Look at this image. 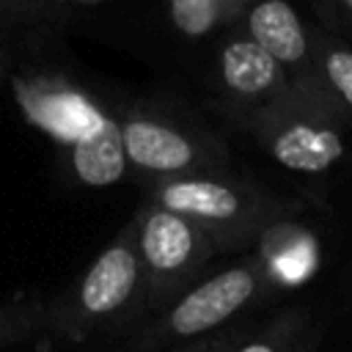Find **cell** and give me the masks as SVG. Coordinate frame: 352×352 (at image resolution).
I'll return each mask as SVG.
<instances>
[{"label": "cell", "mask_w": 352, "mask_h": 352, "mask_svg": "<svg viewBox=\"0 0 352 352\" xmlns=\"http://www.w3.org/2000/svg\"><path fill=\"white\" fill-rule=\"evenodd\" d=\"M146 319V278L135 245V226L124 228L88 261V267L52 300L41 338L50 344H85L118 336Z\"/></svg>", "instance_id": "obj_1"}, {"label": "cell", "mask_w": 352, "mask_h": 352, "mask_svg": "<svg viewBox=\"0 0 352 352\" xmlns=\"http://www.w3.org/2000/svg\"><path fill=\"white\" fill-rule=\"evenodd\" d=\"M280 294L270 286L253 250L236 256L220 270H209L168 305L148 314L129 330L121 352H160L206 333H214L256 305H267Z\"/></svg>", "instance_id": "obj_2"}, {"label": "cell", "mask_w": 352, "mask_h": 352, "mask_svg": "<svg viewBox=\"0 0 352 352\" xmlns=\"http://www.w3.org/2000/svg\"><path fill=\"white\" fill-rule=\"evenodd\" d=\"M140 190L143 198L192 220L214 242L217 253L248 250L270 217L300 209L297 201L275 195L258 182L231 173V165L157 179Z\"/></svg>", "instance_id": "obj_3"}, {"label": "cell", "mask_w": 352, "mask_h": 352, "mask_svg": "<svg viewBox=\"0 0 352 352\" xmlns=\"http://www.w3.org/2000/svg\"><path fill=\"white\" fill-rule=\"evenodd\" d=\"M234 126L256 140V146L280 168L300 176H327L349 154V118L330 104H322L302 91L258 104V107H217Z\"/></svg>", "instance_id": "obj_4"}, {"label": "cell", "mask_w": 352, "mask_h": 352, "mask_svg": "<svg viewBox=\"0 0 352 352\" xmlns=\"http://www.w3.org/2000/svg\"><path fill=\"white\" fill-rule=\"evenodd\" d=\"M129 176L143 184L192 173L228 168L231 151L214 132L201 124L151 104H129L116 113Z\"/></svg>", "instance_id": "obj_5"}, {"label": "cell", "mask_w": 352, "mask_h": 352, "mask_svg": "<svg viewBox=\"0 0 352 352\" xmlns=\"http://www.w3.org/2000/svg\"><path fill=\"white\" fill-rule=\"evenodd\" d=\"M146 278V316L168 305L212 270L214 242L184 214L143 198L129 217Z\"/></svg>", "instance_id": "obj_6"}, {"label": "cell", "mask_w": 352, "mask_h": 352, "mask_svg": "<svg viewBox=\"0 0 352 352\" xmlns=\"http://www.w3.org/2000/svg\"><path fill=\"white\" fill-rule=\"evenodd\" d=\"M8 80L25 121L47 135L63 157L94 143L118 124L113 110L60 72L14 69Z\"/></svg>", "instance_id": "obj_7"}, {"label": "cell", "mask_w": 352, "mask_h": 352, "mask_svg": "<svg viewBox=\"0 0 352 352\" xmlns=\"http://www.w3.org/2000/svg\"><path fill=\"white\" fill-rule=\"evenodd\" d=\"M239 19L245 25V33L286 69L297 91H302L305 96L322 104L338 107L327 85L322 82L314 55V41L289 0H250Z\"/></svg>", "instance_id": "obj_8"}, {"label": "cell", "mask_w": 352, "mask_h": 352, "mask_svg": "<svg viewBox=\"0 0 352 352\" xmlns=\"http://www.w3.org/2000/svg\"><path fill=\"white\" fill-rule=\"evenodd\" d=\"M250 250L258 256L261 270L278 294L311 283L322 270V242L300 217V209L270 217L258 228Z\"/></svg>", "instance_id": "obj_9"}, {"label": "cell", "mask_w": 352, "mask_h": 352, "mask_svg": "<svg viewBox=\"0 0 352 352\" xmlns=\"http://www.w3.org/2000/svg\"><path fill=\"white\" fill-rule=\"evenodd\" d=\"M217 107H258L297 94L286 69L248 33L228 36L217 52Z\"/></svg>", "instance_id": "obj_10"}, {"label": "cell", "mask_w": 352, "mask_h": 352, "mask_svg": "<svg viewBox=\"0 0 352 352\" xmlns=\"http://www.w3.org/2000/svg\"><path fill=\"white\" fill-rule=\"evenodd\" d=\"M324 336L322 316L305 305H286L261 324L250 327L228 352H319Z\"/></svg>", "instance_id": "obj_11"}, {"label": "cell", "mask_w": 352, "mask_h": 352, "mask_svg": "<svg viewBox=\"0 0 352 352\" xmlns=\"http://www.w3.org/2000/svg\"><path fill=\"white\" fill-rule=\"evenodd\" d=\"M69 6L60 0H0V38H33L66 25Z\"/></svg>", "instance_id": "obj_12"}, {"label": "cell", "mask_w": 352, "mask_h": 352, "mask_svg": "<svg viewBox=\"0 0 352 352\" xmlns=\"http://www.w3.org/2000/svg\"><path fill=\"white\" fill-rule=\"evenodd\" d=\"M250 0H168L173 28L187 38H206L209 33L236 22Z\"/></svg>", "instance_id": "obj_13"}, {"label": "cell", "mask_w": 352, "mask_h": 352, "mask_svg": "<svg viewBox=\"0 0 352 352\" xmlns=\"http://www.w3.org/2000/svg\"><path fill=\"white\" fill-rule=\"evenodd\" d=\"M44 316H47V297L38 292L0 300V352L41 338Z\"/></svg>", "instance_id": "obj_14"}, {"label": "cell", "mask_w": 352, "mask_h": 352, "mask_svg": "<svg viewBox=\"0 0 352 352\" xmlns=\"http://www.w3.org/2000/svg\"><path fill=\"white\" fill-rule=\"evenodd\" d=\"M311 41L322 82L327 85L330 96L352 124V50L324 33H316Z\"/></svg>", "instance_id": "obj_15"}, {"label": "cell", "mask_w": 352, "mask_h": 352, "mask_svg": "<svg viewBox=\"0 0 352 352\" xmlns=\"http://www.w3.org/2000/svg\"><path fill=\"white\" fill-rule=\"evenodd\" d=\"M250 327L248 324H226L214 333H206L201 338H192V341H184V344H176V346H168V349H160V352H228L239 338H245Z\"/></svg>", "instance_id": "obj_16"}, {"label": "cell", "mask_w": 352, "mask_h": 352, "mask_svg": "<svg viewBox=\"0 0 352 352\" xmlns=\"http://www.w3.org/2000/svg\"><path fill=\"white\" fill-rule=\"evenodd\" d=\"M19 41H14V38H0V85L8 80V74L16 69V52H19V47H16Z\"/></svg>", "instance_id": "obj_17"}, {"label": "cell", "mask_w": 352, "mask_h": 352, "mask_svg": "<svg viewBox=\"0 0 352 352\" xmlns=\"http://www.w3.org/2000/svg\"><path fill=\"white\" fill-rule=\"evenodd\" d=\"M69 8H74V6H96V3H102V0H63Z\"/></svg>", "instance_id": "obj_18"}, {"label": "cell", "mask_w": 352, "mask_h": 352, "mask_svg": "<svg viewBox=\"0 0 352 352\" xmlns=\"http://www.w3.org/2000/svg\"><path fill=\"white\" fill-rule=\"evenodd\" d=\"M341 3H344V6H346V8L352 11V0H341Z\"/></svg>", "instance_id": "obj_19"}]
</instances>
